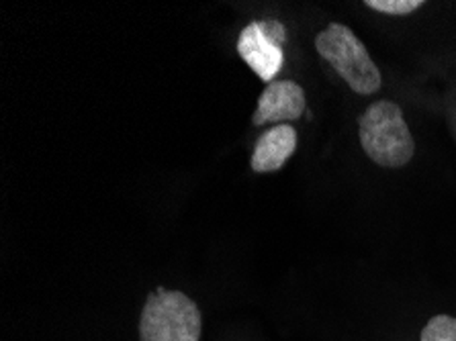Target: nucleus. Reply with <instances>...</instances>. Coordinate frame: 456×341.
<instances>
[{
  "label": "nucleus",
  "instance_id": "f257e3e1",
  "mask_svg": "<svg viewBox=\"0 0 456 341\" xmlns=\"http://www.w3.org/2000/svg\"><path fill=\"white\" fill-rule=\"evenodd\" d=\"M358 137L364 154L383 168H402L416 154V142L403 110L393 101H377L358 119Z\"/></svg>",
  "mask_w": 456,
  "mask_h": 341
},
{
  "label": "nucleus",
  "instance_id": "f03ea898",
  "mask_svg": "<svg viewBox=\"0 0 456 341\" xmlns=\"http://www.w3.org/2000/svg\"><path fill=\"white\" fill-rule=\"evenodd\" d=\"M315 50L356 94H375L383 85L369 50L348 25L330 23L315 37Z\"/></svg>",
  "mask_w": 456,
  "mask_h": 341
},
{
  "label": "nucleus",
  "instance_id": "7ed1b4c3",
  "mask_svg": "<svg viewBox=\"0 0 456 341\" xmlns=\"http://www.w3.org/2000/svg\"><path fill=\"white\" fill-rule=\"evenodd\" d=\"M203 319L197 303L181 290H151L140 317V341H199Z\"/></svg>",
  "mask_w": 456,
  "mask_h": 341
},
{
  "label": "nucleus",
  "instance_id": "20e7f679",
  "mask_svg": "<svg viewBox=\"0 0 456 341\" xmlns=\"http://www.w3.org/2000/svg\"><path fill=\"white\" fill-rule=\"evenodd\" d=\"M307 101L303 88L293 80H274L262 90L258 104L252 115V125H282L285 121H297L305 113Z\"/></svg>",
  "mask_w": 456,
  "mask_h": 341
},
{
  "label": "nucleus",
  "instance_id": "39448f33",
  "mask_svg": "<svg viewBox=\"0 0 456 341\" xmlns=\"http://www.w3.org/2000/svg\"><path fill=\"white\" fill-rule=\"evenodd\" d=\"M238 53L266 85L274 82L276 74L282 68V61H285L282 44H279V41L273 39L271 35L262 29L260 20H254V23L241 29L238 39Z\"/></svg>",
  "mask_w": 456,
  "mask_h": 341
},
{
  "label": "nucleus",
  "instance_id": "423d86ee",
  "mask_svg": "<svg viewBox=\"0 0 456 341\" xmlns=\"http://www.w3.org/2000/svg\"><path fill=\"white\" fill-rule=\"evenodd\" d=\"M297 131L293 125L282 123L266 129L254 143L250 166L256 174H268L281 170L287 159L295 154Z\"/></svg>",
  "mask_w": 456,
  "mask_h": 341
},
{
  "label": "nucleus",
  "instance_id": "0eeeda50",
  "mask_svg": "<svg viewBox=\"0 0 456 341\" xmlns=\"http://www.w3.org/2000/svg\"><path fill=\"white\" fill-rule=\"evenodd\" d=\"M421 341H456V317L436 315L421 329Z\"/></svg>",
  "mask_w": 456,
  "mask_h": 341
},
{
  "label": "nucleus",
  "instance_id": "6e6552de",
  "mask_svg": "<svg viewBox=\"0 0 456 341\" xmlns=\"http://www.w3.org/2000/svg\"><path fill=\"white\" fill-rule=\"evenodd\" d=\"M364 6L369 9L383 12V15H393V17H405L416 12L419 6H424L421 0H366Z\"/></svg>",
  "mask_w": 456,
  "mask_h": 341
}]
</instances>
